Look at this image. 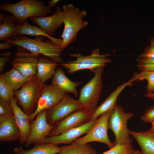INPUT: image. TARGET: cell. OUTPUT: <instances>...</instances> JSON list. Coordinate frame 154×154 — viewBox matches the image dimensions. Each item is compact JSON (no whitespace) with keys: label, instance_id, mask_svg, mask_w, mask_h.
<instances>
[{"label":"cell","instance_id":"obj_1","mask_svg":"<svg viewBox=\"0 0 154 154\" xmlns=\"http://www.w3.org/2000/svg\"><path fill=\"white\" fill-rule=\"evenodd\" d=\"M44 37L36 36L33 39L24 35H18L13 40L5 42L13 45L22 47L33 53L42 55L58 64L64 63L61 55L64 49L61 46L55 44L50 40L44 41Z\"/></svg>","mask_w":154,"mask_h":154},{"label":"cell","instance_id":"obj_2","mask_svg":"<svg viewBox=\"0 0 154 154\" xmlns=\"http://www.w3.org/2000/svg\"><path fill=\"white\" fill-rule=\"evenodd\" d=\"M62 9L64 27L60 38L62 40L61 46L64 49L76 40L78 33L85 27L88 23L83 19L87 15L84 10L76 8L72 4L64 5Z\"/></svg>","mask_w":154,"mask_h":154},{"label":"cell","instance_id":"obj_3","mask_svg":"<svg viewBox=\"0 0 154 154\" xmlns=\"http://www.w3.org/2000/svg\"><path fill=\"white\" fill-rule=\"evenodd\" d=\"M0 9L11 13L18 23L28 18L47 16L51 11V8L40 0H22L13 3L5 2L0 4Z\"/></svg>","mask_w":154,"mask_h":154},{"label":"cell","instance_id":"obj_4","mask_svg":"<svg viewBox=\"0 0 154 154\" xmlns=\"http://www.w3.org/2000/svg\"><path fill=\"white\" fill-rule=\"evenodd\" d=\"M45 85L35 75L31 77L21 88L14 91L17 103L27 115L32 114L35 110Z\"/></svg>","mask_w":154,"mask_h":154},{"label":"cell","instance_id":"obj_5","mask_svg":"<svg viewBox=\"0 0 154 154\" xmlns=\"http://www.w3.org/2000/svg\"><path fill=\"white\" fill-rule=\"evenodd\" d=\"M105 66L97 68L94 75L81 88L78 100L83 108L93 114L97 108L103 88L102 74Z\"/></svg>","mask_w":154,"mask_h":154},{"label":"cell","instance_id":"obj_6","mask_svg":"<svg viewBox=\"0 0 154 154\" xmlns=\"http://www.w3.org/2000/svg\"><path fill=\"white\" fill-rule=\"evenodd\" d=\"M132 112H125L122 106L117 104L110 114L108 120V128L115 136L114 145L118 144H131L133 139L131 137L127 126V122L134 116Z\"/></svg>","mask_w":154,"mask_h":154},{"label":"cell","instance_id":"obj_7","mask_svg":"<svg viewBox=\"0 0 154 154\" xmlns=\"http://www.w3.org/2000/svg\"><path fill=\"white\" fill-rule=\"evenodd\" d=\"M113 110L101 114L97 118L94 125L85 135L78 138L72 143L78 145H83L92 142H98L106 144L110 149L113 147L114 145L109 140L107 133L108 119Z\"/></svg>","mask_w":154,"mask_h":154},{"label":"cell","instance_id":"obj_8","mask_svg":"<svg viewBox=\"0 0 154 154\" xmlns=\"http://www.w3.org/2000/svg\"><path fill=\"white\" fill-rule=\"evenodd\" d=\"M41 56L40 55L33 53L24 48L17 46L15 56L10 63L13 67L25 76L30 77L36 74L37 62Z\"/></svg>","mask_w":154,"mask_h":154},{"label":"cell","instance_id":"obj_9","mask_svg":"<svg viewBox=\"0 0 154 154\" xmlns=\"http://www.w3.org/2000/svg\"><path fill=\"white\" fill-rule=\"evenodd\" d=\"M83 108L78 100L67 94L55 106L46 110L48 123L54 125L73 112Z\"/></svg>","mask_w":154,"mask_h":154},{"label":"cell","instance_id":"obj_10","mask_svg":"<svg viewBox=\"0 0 154 154\" xmlns=\"http://www.w3.org/2000/svg\"><path fill=\"white\" fill-rule=\"evenodd\" d=\"M67 94V93L51 83L45 85L35 110L32 114L28 116L30 123L39 112L52 108Z\"/></svg>","mask_w":154,"mask_h":154},{"label":"cell","instance_id":"obj_11","mask_svg":"<svg viewBox=\"0 0 154 154\" xmlns=\"http://www.w3.org/2000/svg\"><path fill=\"white\" fill-rule=\"evenodd\" d=\"M92 114L82 108L76 111L54 125L48 137L57 135L90 121Z\"/></svg>","mask_w":154,"mask_h":154},{"label":"cell","instance_id":"obj_12","mask_svg":"<svg viewBox=\"0 0 154 154\" xmlns=\"http://www.w3.org/2000/svg\"><path fill=\"white\" fill-rule=\"evenodd\" d=\"M46 113V110L40 112L31 123L30 131L25 143L26 146L38 143L48 137L53 128L54 125H50L47 121Z\"/></svg>","mask_w":154,"mask_h":154},{"label":"cell","instance_id":"obj_13","mask_svg":"<svg viewBox=\"0 0 154 154\" xmlns=\"http://www.w3.org/2000/svg\"><path fill=\"white\" fill-rule=\"evenodd\" d=\"M97 119L90 121L82 125L70 129L60 135L46 138L38 143H48L58 145L60 144L72 143L81 135L86 134L94 125Z\"/></svg>","mask_w":154,"mask_h":154},{"label":"cell","instance_id":"obj_14","mask_svg":"<svg viewBox=\"0 0 154 154\" xmlns=\"http://www.w3.org/2000/svg\"><path fill=\"white\" fill-rule=\"evenodd\" d=\"M62 9L57 7L54 13L50 16L33 17L30 18L33 23L38 25L41 29L48 35L52 37L56 30L60 27L63 23Z\"/></svg>","mask_w":154,"mask_h":154},{"label":"cell","instance_id":"obj_15","mask_svg":"<svg viewBox=\"0 0 154 154\" xmlns=\"http://www.w3.org/2000/svg\"><path fill=\"white\" fill-rule=\"evenodd\" d=\"M20 133L14 115L0 116V141L19 140Z\"/></svg>","mask_w":154,"mask_h":154},{"label":"cell","instance_id":"obj_16","mask_svg":"<svg viewBox=\"0 0 154 154\" xmlns=\"http://www.w3.org/2000/svg\"><path fill=\"white\" fill-rule=\"evenodd\" d=\"M17 100L15 97L11 99L10 104L13 111L17 125L20 133L19 142L21 144H25L29 134L31 123L28 115L26 114L17 104Z\"/></svg>","mask_w":154,"mask_h":154},{"label":"cell","instance_id":"obj_17","mask_svg":"<svg viewBox=\"0 0 154 154\" xmlns=\"http://www.w3.org/2000/svg\"><path fill=\"white\" fill-rule=\"evenodd\" d=\"M135 81L134 79L131 78L127 82H124L118 86L111 92L106 99L98 107L92 114L90 121L97 119L101 114L108 111L113 110L116 105L117 99L119 95L126 87L132 84Z\"/></svg>","mask_w":154,"mask_h":154},{"label":"cell","instance_id":"obj_18","mask_svg":"<svg viewBox=\"0 0 154 154\" xmlns=\"http://www.w3.org/2000/svg\"><path fill=\"white\" fill-rule=\"evenodd\" d=\"M51 84L66 93L72 94L76 97L79 96L77 88L81 84V82L71 80L66 76L60 67L56 69L52 78Z\"/></svg>","mask_w":154,"mask_h":154},{"label":"cell","instance_id":"obj_19","mask_svg":"<svg viewBox=\"0 0 154 154\" xmlns=\"http://www.w3.org/2000/svg\"><path fill=\"white\" fill-rule=\"evenodd\" d=\"M100 50L99 48L94 49L90 55L87 56H82L80 53L71 54L69 55L76 58V60L72 61L75 63L106 66L112 62V60L109 57V54H100Z\"/></svg>","mask_w":154,"mask_h":154},{"label":"cell","instance_id":"obj_20","mask_svg":"<svg viewBox=\"0 0 154 154\" xmlns=\"http://www.w3.org/2000/svg\"><path fill=\"white\" fill-rule=\"evenodd\" d=\"M129 131L139 144L143 154H154V132H136L129 129Z\"/></svg>","mask_w":154,"mask_h":154},{"label":"cell","instance_id":"obj_21","mask_svg":"<svg viewBox=\"0 0 154 154\" xmlns=\"http://www.w3.org/2000/svg\"><path fill=\"white\" fill-rule=\"evenodd\" d=\"M16 33L17 35H26L35 37L42 36L48 38L55 44L58 46H61L62 43V39L50 36L39 27L30 25L27 20L18 24Z\"/></svg>","mask_w":154,"mask_h":154},{"label":"cell","instance_id":"obj_22","mask_svg":"<svg viewBox=\"0 0 154 154\" xmlns=\"http://www.w3.org/2000/svg\"><path fill=\"white\" fill-rule=\"evenodd\" d=\"M3 20L0 22V40L4 41L13 40L17 36L18 22L13 15L5 13Z\"/></svg>","mask_w":154,"mask_h":154},{"label":"cell","instance_id":"obj_23","mask_svg":"<svg viewBox=\"0 0 154 154\" xmlns=\"http://www.w3.org/2000/svg\"><path fill=\"white\" fill-rule=\"evenodd\" d=\"M58 64L44 56H41L37 62L36 75L44 83L54 76Z\"/></svg>","mask_w":154,"mask_h":154},{"label":"cell","instance_id":"obj_24","mask_svg":"<svg viewBox=\"0 0 154 154\" xmlns=\"http://www.w3.org/2000/svg\"><path fill=\"white\" fill-rule=\"evenodd\" d=\"M60 149L58 145L46 143L35 144L32 148L27 150L22 147H15L13 152L14 154H56Z\"/></svg>","mask_w":154,"mask_h":154},{"label":"cell","instance_id":"obj_25","mask_svg":"<svg viewBox=\"0 0 154 154\" xmlns=\"http://www.w3.org/2000/svg\"><path fill=\"white\" fill-rule=\"evenodd\" d=\"M1 74L6 83L14 91H17L21 88L31 77L25 76L18 70L13 67Z\"/></svg>","mask_w":154,"mask_h":154},{"label":"cell","instance_id":"obj_26","mask_svg":"<svg viewBox=\"0 0 154 154\" xmlns=\"http://www.w3.org/2000/svg\"><path fill=\"white\" fill-rule=\"evenodd\" d=\"M136 61L139 70L142 71L154 70V46H147L137 57Z\"/></svg>","mask_w":154,"mask_h":154},{"label":"cell","instance_id":"obj_27","mask_svg":"<svg viewBox=\"0 0 154 154\" xmlns=\"http://www.w3.org/2000/svg\"><path fill=\"white\" fill-rule=\"evenodd\" d=\"M60 148L57 154H98L96 150L88 144L78 145L72 143Z\"/></svg>","mask_w":154,"mask_h":154},{"label":"cell","instance_id":"obj_28","mask_svg":"<svg viewBox=\"0 0 154 154\" xmlns=\"http://www.w3.org/2000/svg\"><path fill=\"white\" fill-rule=\"evenodd\" d=\"M135 81L146 80L147 84L145 87L146 93H154V70L149 71H142L135 73L132 77Z\"/></svg>","mask_w":154,"mask_h":154},{"label":"cell","instance_id":"obj_29","mask_svg":"<svg viewBox=\"0 0 154 154\" xmlns=\"http://www.w3.org/2000/svg\"><path fill=\"white\" fill-rule=\"evenodd\" d=\"M61 65L67 70V73L69 74L84 70H90L94 72L95 70L97 68L103 66L97 64L90 65L75 63L73 62L72 61H69L66 63H64L62 64Z\"/></svg>","mask_w":154,"mask_h":154},{"label":"cell","instance_id":"obj_30","mask_svg":"<svg viewBox=\"0 0 154 154\" xmlns=\"http://www.w3.org/2000/svg\"><path fill=\"white\" fill-rule=\"evenodd\" d=\"M134 151L131 144H118L102 154H132Z\"/></svg>","mask_w":154,"mask_h":154},{"label":"cell","instance_id":"obj_31","mask_svg":"<svg viewBox=\"0 0 154 154\" xmlns=\"http://www.w3.org/2000/svg\"><path fill=\"white\" fill-rule=\"evenodd\" d=\"M15 95L14 91L6 83L3 77L0 75V98L10 102Z\"/></svg>","mask_w":154,"mask_h":154},{"label":"cell","instance_id":"obj_32","mask_svg":"<svg viewBox=\"0 0 154 154\" xmlns=\"http://www.w3.org/2000/svg\"><path fill=\"white\" fill-rule=\"evenodd\" d=\"M13 115L10 102L0 98V116Z\"/></svg>","mask_w":154,"mask_h":154},{"label":"cell","instance_id":"obj_33","mask_svg":"<svg viewBox=\"0 0 154 154\" xmlns=\"http://www.w3.org/2000/svg\"><path fill=\"white\" fill-rule=\"evenodd\" d=\"M13 56L11 52L6 51L0 54V72L5 70L6 64L12 58Z\"/></svg>","mask_w":154,"mask_h":154},{"label":"cell","instance_id":"obj_34","mask_svg":"<svg viewBox=\"0 0 154 154\" xmlns=\"http://www.w3.org/2000/svg\"><path fill=\"white\" fill-rule=\"evenodd\" d=\"M142 121L146 122L151 123L154 121V105L146 110L144 114L140 117Z\"/></svg>","mask_w":154,"mask_h":154},{"label":"cell","instance_id":"obj_35","mask_svg":"<svg viewBox=\"0 0 154 154\" xmlns=\"http://www.w3.org/2000/svg\"><path fill=\"white\" fill-rule=\"evenodd\" d=\"M13 45L6 42H1L0 43V49L1 50L8 49L11 48Z\"/></svg>","mask_w":154,"mask_h":154},{"label":"cell","instance_id":"obj_36","mask_svg":"<svg viewBox=\"0 0 154 154\" xmlns=\"http://www.w3.org/2000/svg\"><path fill=\"white\" fill-rule=\"evenodd\" d=\"M59 1V0H51L49 3L48 5L50 8L54 7Z\"/></svg>","mask_w":154,"mask_h":154},{"label":"cell","instance_id":"obj_37","mask_svg":"<svg viewBox=\"0 0 154 154\" xmlns=\"http://www.w3.org/2000/svg\"><path fill=\"white\" fill-rule=\"evenodd\" d=\"M143 96L147 98L151 99L154 101V93H146Z\"/></svg>","mask_w":154,"mask_h":154},{"label":"cell","instance_id":"obj_38","mask_svg":"<svg viewBox=\"0 0 154 154\" xmlns=\"http://www.w3.org/2000/svg\"><path fill=\"white\" fill-rule=\"evenodd\" d=\"M151 124L152 126L148 131L150 132H154V121L152 122Z\"/></svg>","mask_w":154,"mask_h":154},{"label":"cell","instance_id":"obj_39","mask_svg":"<svg viewBox=\"0 0 154 154\" xmlns=\"http://www.w3.org/2000/svg\"><path fill=\"white\" fill-rule=\"evenodd\" d=\"M132 154H143L141 151L138 149L134 150L133 153Z\"/></svg>","mask_w":154,"mask_h":154},{"label":"cell","instance_id":"obj_40","mask_svg":"<svg viewBox=\"0 0 154 154\" xmlns=\"http://www.w3.org/2000/svg\"><path fill=\"white\" fill-rule=\"evenodd\" d=\"M5 18V15L3 14L0 13V22L3 21Z\"/></svg>","mask_w":154,"mask_h":154},{"label":"cell","instance_id":"obj_41","mask_svg":"<svg viewBox=\"0 0 154 154\" xmlns=\"http://www.w3.org/2000/svg\"><path fill=\"white\" fill-rule=\"evenodd\" d=\"M150 44L154 46V37L150 40Z\"/></svg>","mask_w":154,"mask_h":154}]
</instances>
